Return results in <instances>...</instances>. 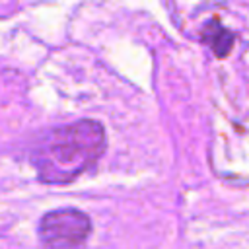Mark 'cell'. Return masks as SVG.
Masks as SVG:
<instances>
[{
	"instance_id": "1",
	"label": "cell",
	"mask_w": 249,
	"mask_h": 249,
	"mask_svg": "<svg viewBox=\"0 0 249 249\" xmlns=\"http://www.w3.org/2000/svg\"><path fill=\"white\" fill-rule=\"evenodd\" d=\"M105 128L91 119H80L43 132L31 146V165L39 181L66 185L91 169L105 152Z\"/></svg>"
},
{
	"instance_id": "3",
	"label": "cell",
	"mask_w": 249,
	"mask_h": 249,
	"mask_svg": "<svg viewBox=\"0 0 249 249\" xmlns=\"http://www.w3.org/2000/svg\"><path fill=\"white\" fill-rule=\"evenodd\" d=\"M202 41H204V43L214 51V54L220 56V58L226 56V54L231 51V47H233V35H231L226 27H222L216 19L204 25V29H202Z\"/></svg>"
},
{
	"instance_id": "2",
	"label": "cell",
	"mask_w": 249,
	"mask_h": 249,
	"mask_svg": "<svg viewBox=\"0 0 249 249\" xmlns=\"http://www.w3.org/2000/svg\"><path fill=\"white\" fill-rule=\"evenodd\" d=\"M91 220L78 208H56L39 220L37 235L43 249H84Z\"/></svg>"
}]
</instances>
